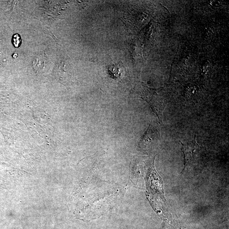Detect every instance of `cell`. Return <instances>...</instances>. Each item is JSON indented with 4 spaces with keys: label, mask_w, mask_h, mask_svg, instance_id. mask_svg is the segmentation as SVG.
<instances>
[{
    "label": "cell",
    "mask_w": 229,
    "mask_h": 229,
    "mask_svg": "<svg viewBox=\"0 0 229 229\" xmlns=\"http://www.w3.org/2000/svg\"><path fill=\"white\" fill-rule=\"evenodd\" d=\"M142 98L147 101L153 111L157 115L160 122L162 121V114L166 106V102L157 93L151 91L150 88L144 87Z\"/></svg>",
    "instance_id": "cell-1"
},
{
    "label": "cell",
    "mask_w": 229,
    "mask_h": 229,
    "mask_svg": "<svg viewBox=\"0 0 229 229\" xmlns=\"http://www.w3.org/2000/svg\"><path fill=\"white\" fill-rule=\"evenodd\" d=\"M182 151L184 155L185 168L187 165L193 164L199 159L200 157V147L196 143V138L194 140L189 142L182 144Z\"/></svg>",
    "instance_id": "cell-2"
},
{
    "label": "cell",
    "mask_w": 229,
    "mask_h": 229,
    "mask_svg": "<svg viewBox=\"0 0 229 229\" xmlns=\"http://www.w3.org/2000/svg\"><path fill=\"white\" fill-rule=\"evenodd\" d=\"M108 68L109 71L111 75L114 77V78H118L121 75V73L119 71V68L118 65H113Z\"/></svg>",
    "instance_id": "cell-3"
},
{
    "label": "cell",
    "mask_w": 229,
    "mask_h": 229,
    "mask_svg": "<svg viewBox=\"0 0 229 229\" xmlns=\"http://www.w3.org/2000/svg\"><path fill=\"white\" fill-rule=\"evenodd\" d=\"M13 43L15 47H18L21 44V39L18 34H14L13 37Z\"/></svg>",
    "instance_id": "cell-4"
},
{
    "label": "cell",
    "mask_w": 229,
    "mask_h": 229,
    "mask_svg": "<svg viewBox=\"0 0 229 229\" xmlns=\"http://www.w3.org/2000/svg\"><path fill=\"white\" fill-rule=\"evenodd\" d=\"M17 53H15V54L13 55V57L14 58H16V57H17Z\"/></svg>",
    "instance_id": "cell-5"
}]
</instances>
